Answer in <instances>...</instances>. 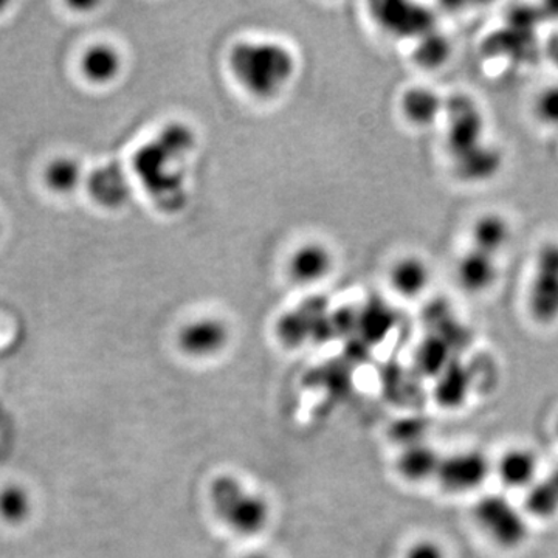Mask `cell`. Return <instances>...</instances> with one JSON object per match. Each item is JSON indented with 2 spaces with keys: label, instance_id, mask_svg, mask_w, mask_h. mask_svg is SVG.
Masks as SVG:
<instances>
[{
  "label": "cell",
  "instance_id": "1",
  "mask_svg": "<svg viewBox=\"0 0 558 558\" xmlns=\"http://www.w3.org/2000/svg\"><path fill=\"white\" fill-rule=\"evenodd\" d=\"M196 149V135L183 123H170L135 150L132 170L150 201L163 211L185 205V163Z\"/></svg>",
  "mask_w": 558,
  "mask_h": 558
},
{
  "label": "cell",
  "instance_id": "2",
  "mask_svg": "<svg viewBox=\"0 0 558 558\" xmlns=\"http://www.w3.org/2000/svg\"><path fill=\"white\" fill-rule=\"evenodd\" d=\"M227 70L238 89L256 101H275L299 72L295 51L270 38L240 39L227 53Z\"/></svg>",
  "mask_w": 558,
  "mask_h": 558
},
{
  "label": "cell",
  "instance_id": "3",
  "mask_svg": "<svg viewBox=\"0 0 558 558\" xmlns=\"http://www.w3.org/2000/svg\"><path fill=\"white\" fill-rule=\"evenodd\" d=\"M208 499L216 519L241 537H256L269 526V499L233 473H222L211 481Z\"/></svg>",
  "mask_w": 558,
  "mask_h": 558
},
{
  "label": "cell",
  "instance_id": "4",
  "mask_svg": "<svg viewBox=\"0 0 558 558\" xmlns=\"http://www.w3.org/2000/svg\"><path fill=\"white\" fill-rule=\"evenodd\" d=\"M483 534L502 548H517L527 537V524L509 499L488 495L473 510Z\"/></svg>",
  "mask_w": 558,
  "mask_h": 558
},
{
  "label": "cell",
  "instance_id": "5",
  "mask_svg": "<svg viewBox=\"0 0 558 558\" xmlns=\"http://www.w3.org/2000/svg\"><path fill=\"white\" fill-rule=\"evenodd\" d=\"M231 341V330L222 318L204 315L185 323L178 333V347L193 360L218 357Z\"/></svg>",
  "mask_w": 558,
  "mask_h": 558
},
{
  "label": "cell",
  "instance_id": "6",
  "mask_svg": "<svg viewBox=\"0 0 558 558\" xmlns=\"http://www.w3.org/2000/svg\"><path fill=\"white\" fill-rule=\"evenodd\" d=\"M529 310L542 323L558 318V244L546 245L539 253L529 292Z\"/></svg>",
  "mask_w": 558,
  "mask_h": 558
},
{
  "label": "cell",
  "instance_id": "7",
  "mask_svg": "<svg viewBox=\"0 0 558 558\" xmlns=\"http://www.w3.org/2000/svg\"><path fill=\"white\" fill-rule=\"evenodd\" d=\"M490 464L483 453L476 450L459 451L440 458L438 476L440 486L453 494L475 490L486 481Z\"/></svg>",
  "mask_w": 558,
  "mask_h": 558
},
{
  "label": "cell",
  "instance_id": "8",
  "mask_svg": "<svg viewBox=\"0 0 558 558\" xmlns=\"http://www.w3.org/2000/svg\"><path fill=\"white\" fill-rule=\"evenodd\" d=\"M336 267V256L328 245L310 241L293 250L288 263L290 279L300 286H315L325 281Z\"/></svg>",
  "mask_w": 558,
  "mask_h": 558
},
{
  "label": "cell",
  "instance_id": "9",
  "mask_svg": "<svg viewBox=\"0 0 558 558\" xmlns=\"http://www.w3.org/2000/svg\"><path fill=\"white\" fill-rule=\"evenodd\" d=\"M86 186L92 199L102 208H121L131 199V180L119 163L95 168L87 175Z\"/></svg>",
  "mask_w": 558,
  "mask_h": 558
},
{
  "label": "cell",
  "instance_id": "10",
  "mask_svg": "<svg viewBox=\"0 0 558 558\" xmlns=\"http://www.w3.org/2000/svg\"><path fill=\"white\" fill-rule=\"evenodd\" d=\"M381 13H376V20L384 31L398 38L421 39L433 32V17L428 11L410 3H384Z\"/></svg>",
  "mask_w": 558,
  "mask_h": 558
},
{
  "label": "cell",
  "instance_id": "11",
  "mask_svg": "<svg viewBox=\"0 0 558 558\" xmlns=\"http://www.w3.org/2000/svg\"><path fill=\"white\" fill-rule=\"evenodd\" d=\"M80 65L84 78L89 80L90 83L108 84L119 76L123 68V58L116 47L98 43L84 51Z\"/></svg>",
  "mask_w": 558,
  "mask_h": 558
},
{
  "label": "cell",
  "instance_id": "12",
  "mask_svg": "<svg viewBox=\"0 0 558 558\" xmlns=\"http://www.w3.org/2000/svg\"><path fill=\"white\" fill-rule=\"evenodd\" d=\"M446 102L440 100L435 90L428 87L414 86L405 90L400 100V110L403 119L409 121L411 126L425 128L435 123L440 113L444 112Z\"/></svg>",
  "mask_w": 558,
  "mask_h": 558
},
{
  "label": "cell",
  "instance_id": "13",
  "mask_svg": "<svg viewBox=\"0 0 558 558\" xmlns=\"http://www.w3.org/2000/svg\"><path fill=\"white\" fill-rule=\"evenodd\" d=\"M429 282V269L424 259L405 256L392 264L389 284L403 299H416L425 292Z\"/></svg>",
  "mask_w": 558,
  "mask_h": 558
},
{
  "label": "cell",
  "instance_id": "14",
  "mask_svg": "<svg viewBox=\"0 0 558 558\" xmlns=\"http://www.w3.org/2000/svg\"><path fill=\"white\" fill-rule=\"evenodd\" d=\"M495 256L487 255L481 250H470L458 264V278L462 288L469 292H483L494 284L497 278V260Z\"/></svg>",
  "mask_w": 558,
  "mask_h": 558
},
{
  "label": "cell",
  "instance_id": "15",
  "mask_svg": "<svg viewBox=\"0 0 558 558\" xmlns=\"http://www.w3.org/2000/svg\"><path fill=\"white\" fill-rule=\"evenodd\" d=\"M537 458L524 449L506 451L498 464L499 478L512 488L529 486L537 475Z\"/></svg>",
  "mask_w": 558,
  "mask_h": 558
},
{
  "label": "cell",
  "instance_id": "16",
  "mask_svg": "<svg viewBox=\"0 0 558 558\" xmlns=\"http://www.w3.org/2000/svg\"><path fill=\"white\" fill-rule=\"evenodd\" d=\"M440 464V457L435 450L427 446L411 444L407 450L400 454L398 470L403 478L411 483H418L436 476Z\"/></svg>",
  "mask_w": 558,
  "mask_h": 558
},
{
  "label": "cell",
  "instance_id": "17",
  "mask_svg": "<svg viewBox=\"0 0 558 558\" xmlns=\"http://www.w3.org/2000/svg\"><path fill=\"white\" fill-rule=\"evenodd\" d=\"M509 241V226L499 216H483L473 227V248L497 256Z\"/></svg>",
  "mask_w": 558,
  "mask_h": 558
},
{
  "label": "cell",
  "instance_id": "18",
  "mask_svg": "<svg viewBox=\"0 0 558 558\" xmlns=\"http://www.w3.org/2000/svg\"><path fill=\"white\" fill-rule=\"evenodd\" d=\"M83 179V168L80 161L72 157H58L51 160L44 171L47 189L58 194H70L78 190Z\"/></svg>",
  "mask_w": 558,
  "mask_h": 558
},
{
  "label": "cell",
  "instance_id": "19",
  "mask_svg": "<svg viewBox=\"0 0 558 558\" xmlns=\"http://www.w3.org/2000/svg\"><path fill=\"white\" fill-rule=\"evenodd\" d=\"M33 501L27 488L11 484L0 490V520L10 526H20L32 515Z\"/></svg>",
  "mask_w": 558,
  "mask_h": 558
},
{
  "label": "cell",
  "instance_id": "20",
  "mask_svg": "<svg viewBox=\"0 0 558 558\" xmlns=\"http://www.w3.org/2000/svg\"><path fill=\"white\" fill-rule=\"evenodd\" d=\"M450 46L449 40L439 33L429 32L428 35L417 39L416 49H414V60L418 65L425 69H438L449 60Z\"/></svg>",
  "mask_w": 558,
  "mask_h": 558
},
{
  "label": "cell",
  "instance_id": "21",
  "mask_svg": "<svg viewBox=\"0 0 558 558\" xmlns=\"http://www.w3.org/2000/svg\"><path fill=\"white\" fill-rule=\"evenodd\" d=\"M535 113L543 123L558 128V84L542 90L535 101Z\"/></svg>",
  "mask_w": 558,
  "mask_h": 558
},
{
  "label": "cell",
  "instance_id": "22",
  "mask_svg": "<svg viewBox=\"0 0 558 558\" xmlns=\"http://www.w3.org/2000/svg\"><path fill=\"white\" fill-rule=\"evenodd\" d=\"M403 558H447L446 549L435 539H417L407 549Z\"/></svg>",
  "mask_w": 558,
  "mask_h": 558
},
{
  "label": "cell",
  "instance_id": "23",
  "mask_svg": "<svg viewBox=\"0 0 558 558\" xmlns=\"http://www.w3.org/2000/svg\"><path fill=\"white\" fill-rule=\"evenodd\" d=\"M244 558H277L267 553H250Z\"/></svg>",
  "mask_w": 558,
  "mask_h": 558
},
{
  "label": "cell",
  "instance_id": "24",
  "mask_svg": "<svg viewBox=\"0 0 558 558\" xmlns=\"http://www.w3.org/2000/svg\"><path fill=\"white\" fill-rule=\"evenodd\" d=\"M0 233H2V226H0Z\"/></svg>",
  "mask_w": 558,
  "mask_h": 558
}]
</instances>
